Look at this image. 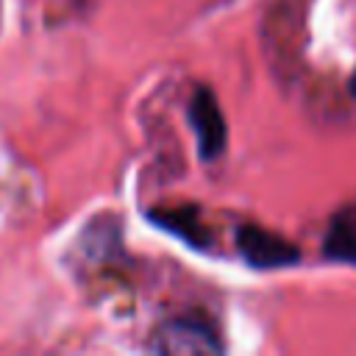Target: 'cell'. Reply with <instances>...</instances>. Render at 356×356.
<instances>
[{
	"label": "cell",
	"instance_id": "6da1fadb",
	"mask_svg": "<svg viewBox=\"0 0 356 356\" xmlns=\"http://www.w3.org/2000/svg\"><path fill=\"white\" fill-rule=\"evenodd\" d=\"M153 350L159 353H217L220 339L203 320L178 317V320L164 323L153 334Z\"/></svg>",
	"mask_w": 356,
	"mask_h": 356
},
{
	"label": "cell",
	"instance_id": "7a4b0ae2",
	"mask_svg": "<svg viewBox=\"0 0 356 356\" xmlns=\"http://www.w3.org/2000/svg\"><path fill=\"white\" fill-rule=\"evenodd\" d=\"M189 120L197 131V142H200V153L206 159H214L222 147H225V120L220 114V106L214 100V95L200 86L192 95L189 103Z\"/></svg>",
	"mask_w": 356,
	"mask_h": 356
},
{
	"label": "cell",
	"instance_id": "3957f363",
	"mask_svg": "<svg viewBox=\"0 0 356 356\" xmlns=\"http://www.w3.org/2000/svg\"><path fill=\"white\" fill-rule=\"evenodd\" d=\"M239 250L256 267H284L298 259V250L292 248V242L256 225H245L239 231Z\"/></svg>",
	"mask_w": 356,
	"mask_h": 356
},
{
	"label": "cell",
	"instance_id": "277c9868",
	"mask_svg": "<svg viewBox=\"0 0 356 356\" xmlns=\"http://www.w3.org/2000/svg\"><path fill=\"white\" fill-rule=\"evenodd\" d=\"M325 253L356 264V206H345L331 217L325 234Z\"/></svg>",
	"mask_w": 356,
	"mask_h": 356
},
{
	"label": "cell",
	"instance_id": "5b68a950",
	"mask_svg": "<svg viewBox=\"0 0 356 356\" xmlns=\"http://www.w3.org/2000/svg\"><path fill=\"white\" fill-rule=\"evenodd\" d=\"M350 92L356 95V75H353V81H350Z\"/></svg>",
	"mask_w": 356,
	"mask_h": 356
}]
</instances>
